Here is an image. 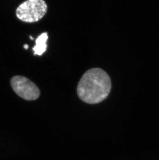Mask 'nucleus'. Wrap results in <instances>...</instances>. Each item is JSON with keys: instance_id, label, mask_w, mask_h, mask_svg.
Wrapping results in <instances>:
<instances>
[{"instance_id": "nucleus-6", "label": "nucleus", "mask_w": 159, "mask_h": 160, "mask_svg": "<svg viewBox=\"0 0 159 160\" xmlns=\"http://www.w3.org/2000/svg\"><path fill=\"white\" fill-rule=\"evenodd\" d=\"M31 39H32V40H33L34 39V38H32V36H30Z\"/></svg>"}, {"instance_id": "nucleus-5", "label": "nucleus", "mask_w": 159, "mask_h": 160, "mask_svg": "<svg viewBox=\"0 0 159 160\" xmlns=\"http://www.w3.org/2000/svg\"><path fill=\"white\" fill-rule=\"evenodd\" d=\"M24 48L26 49H27L28 48H29V46L27 45H24Z\"/></svg>"}, {"instance_id": "nucleus-3", "label": "nucleus", "mask_w": 159, "mask_h": 160, "mask_svg": "<svg viewBox=\"0 0 159 160\" xmlns=\"http://www.w3.org/2000/svg\"><path fill=\"white\" fill-rule=\"evenodd\" d=\"M14 91L21 98L27 101L37 99L40 96V90L37 86L30 79L22 76H16L11 81Z\"/></svg>"}, {"instance_id": "nucleus-1", "label": "nucleus", "mask_w": 159, "mask_h": 160, "mask_svg": "<svg viewBox=\"0 0 159 160\" xmlns=\"http://www.w3.org/2000/svg\"><path fill=\"white\" fill-rule=\"evenodd\" d=\"M111 88L108 74L101 68H94L83 74L78 85L77 93L82 101L94 104L105 100Z\"/></svg>"}, {"instance_id": "nucleus-4", "label": "nucleus", "mask_w": 159, "mask_h": 160, "mask_svg": "<svg viewBox=\"0 0 159 160\" xmlns=\"http://www.w3.org/2000/svg\"><path fill=\"white\" fill-rule=\"evenodd\" d=\"M48 36L47 32L41 34L36 40V45L33 48L34 55L41 56L46 52L47 49V42Z\"/></svg>"}, {"instance_id": "nucleus-2", "label": "nucleus", "mask_w": 159, "mask_h": 160, "mask_svg": "<svg viewBox=\"0 0 159 160\" xmlns=\"http://www.w3.org/2000/svg\"><path fill=\"white\" fill-rule=\"evenodd\" d=\"M47 9L48 6L44 0H26L18 6L16 14L21 21L35 22L43 18Z\"/></svg>"}]
</instances>
